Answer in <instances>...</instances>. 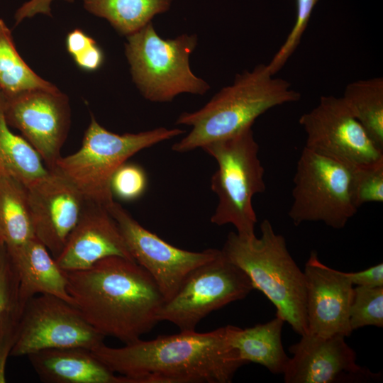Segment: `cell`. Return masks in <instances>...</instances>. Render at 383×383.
I'll use <instances>...</instances> for the list:
<instances>
[{
	"label": "cell",
	"mask_w": 383,
	"mask_h": 383,
	"mask_svg": "<svg viewBox=\"0 0 383 383\" xmlns=\"http://www.w3.org/2000/svg\"><path fill=\"white\" fill-rule=\"evenodd\" d=\"M6 250L18 275V299L21 302L26 304L37 294H50L74 306L64 270L38 238Z\"/></svg>",
	"instance_id": "d6986e66"
},
{
	"label": "cell",
	"mask_w": 383,
	"mask_h": 383,
	"mask_svg": "<svg viewBox=\"0 0 383 383\" xmlns=\"http://www.w3.org/2000/svg\"><path fill=\"white\" fill-rule=\"evenodd\" d=\"M111 256L135 261L108 209L86 200L78 222L55 260L62 270L74 271Z\"/></svg>",
	"instance_id": "e0dca14e"
},
{
	"label": "cell",
	"mask_w": 383,
	"mask_h": 383,
	"mask_svg": "<svg viewBox=\"0 0 383 383\" xmlns=\"http://www.w3.org/2000/svg\"><path fill=\"white\" fill-rule=\"evenodd\" d=\"M345 337L306 333L289 348L292 357L283 373L286 383L367 382L379 378L357 364Z\"/></svg>",
	"instance_id": "5bb4252c"
},
{
	"label": "cell",
	"mask_w": 383,
	"mask_h": 383,
	"mask_svg": "<svg viewBox=\"0 0 383 383\" xmlns=\"http://www.w3.org/2000/svg\"><path fill=\"white\" fill-rule=\"evenodd\" d=\"M353 285L362 287H383V264L379 263L365 270L344 272Z\"/></svg>",
	"instance_id": "4dcf8cb0"
},
{
	"label": "cell",
	"mask_w": 383,
	"mask_h": 383,
	"mask_svg": "<svg viewBox=\"0 0 383 383\" xmlns=\"http://www.w3.org/2000/svg\"><path fill=\"white\" fill-rule=\"evenodd\" d=\"M5 96L0 91V165L26 187L47 175L40 155L23 138L9 128L4 112Z\"/></svg>",
	"instance_id": "7402d4cb"
},
{
	"label": "cell",
	"mask_w": 383,
	"mask_h": 383,
	"mask_svg": "<svg viewBox=\"0 0 383 383\" xmlns=\"http://www.w3.org/2000/svg\"><path fill=\"white\" fill-rule=\"evenodd\" d=\"M32 89L59 91L24 62L15 47L10 29L0 19V91L11 96Z\"/></svg>",
	"instance_id": "d4e9b609"
},
{
	"label": "cell",
	"mask_w": 383,
	"mask_h": 383,
	"mask_svg": "<svg viewBox=\"0 0 383 383\" xmlns=\"http://www.w3.org/2000/svg\"><path fill=\"white\" fill-rule=\"evenodd\" d=\"M95 43L92 38L79 29L70 32L66 38V48L73 59L86 52Z\"/></svg>",
	"instance_id": "d6a6232c"
},
{
	"label": "cell",
	"mask_w": 383,
	"mask_h": 383,
	"mask_svg": "<svg viewBox=\"0 0 383 383\" xmlns=\"http://www.w3.org/2000/svg\"><path fill=\"white\" fill-rule=\"evenodd\" d=\"M64 272L74 306L101 335L126 344L159 322L165 299L153 277L135 261L111 256L87 269Z\"/></svg>",
	"instance_id": "7a4b0ae2"
},
{
	"label": "cell",
	"mask_w": 383,
	"mask_h": 383,
	"mask_svg": "<svg viewBox=\"0 0 383 383\" xmlns=\"http://www.w3.org/2000/svg\"><path fill=\"white\" fill-rule=\"evenodd\" d=\"M35 237L27 188L8 172L0 174V242L11 249Z\"/></svg>",
	"instance_id": "44dd1931"
},
{
	"label": "cell",
	"mask_w": 383,
	"mask_h": 383,
	"mask_svg": "<svg viewBox=\"0 0 383 383\" xmlns=\"http://www.w3.org/2000/svg\"><path fill=\"white\" fill-rule=\"evenodd\" d=\"M104 338L72 304L53 295L39 294L25 306L10 355L27 356L51 348L91 350L102 344Z\"/></svg>",
	"instance_id": "30bf717a"
},
{
	"label": "cell",
	"mask_w": 383,
	"mask_h": 383,
	"mask_svg": "<svg viewBox=\"0 0 383 383\" xmlns=\"http://www.w3.org/2000/svg\"><path fill=\"white\" fill-rule=\"evenodd\" d=\"M254 289L250 279L220 250L211 260L193 270L176 294L161 306L157 318L180 331H194L199 323L224 306L245 298Z\"/></svg>",
	"instance_id": "9c48e42d"
},
{
	"label": "cell",
	"mask_w": 383,
	"mask_h": 383,
	"mask_svg": "<svg viewBox=\"0 0 383 383\" xmlns=\"http://www.w3.org/2000/svg\"><path fill=\"white\" fill-rule=\"evenodd\" d=\"M4 112L8 124L21 132L46 167L53 170L70 123L66 95L60 90L32 89L5 96Z\"/></svg>",
	"instance_id": "4fadbf2b"
},
{
	"label": "cell",
	"mask_w": 383,
	"mask_h": 383,
	"mask_svg": "<svg viewBox=\"0 0 383 383\" xmlns=\"http://www.w3.org/2000/svg\"><path fill=\"white\" fill-rule=\"evenodd\" d=\"M308 333L348 337L353 331L349 311L353 287L344 272L322 263L311 251L304 270Z\"/></svg>",
	"instance_id": "2e32d148"
},
{
	"label": "cell",
	"mask_w": 383,
	"mask_h": 383,
	"mask_svg": "<svg viewBox=\"0 0 383 383\" xmlns=\"http://www.w3.org/2000/svg\"><path fill=\"white\" fill-rule=\"evenodd\" d=\"M351 166L304 148L293 178L288 216L295 226L321 222L344 228L356 213L350 191Z\"/></svg>",
	"instance_id": "ba28073f"
},
{
	"label": "cell",
	"mask_w": 383,
	"mask_h": 383,
	"mask_svg": "<svg viewBox=\"0 0 383 383\" xmlns=\"http://www.w3.org/2000/svg\"><path fill=\"white\" fill-rule=\"evenodd\" d=\"M350 191L357 209L367 203H382L383 158L351 166Z\"/></svg>",
	"instance_id": "4316f807"
},
{
	"label": "cell",
	"mask_w": 383,
	"mask_h": 383,
	"mask_svg": "<svg viewBox=\"0 0 383 383\" xmlns=\"http://www.w3.org/2000/svg\"><path fill=\"white\" fill-rule=\"evenodd\" d=\"M54 0H29L23 3L15 13L16 25L25 18H29L38 14L51 16V4ZM72 3L74 0H65Z\"/></svg>",
	"instance_id": "1f68e13d"
},
{
	"label": "cell",
	"mask_w": 383,
	"mask_h": 383,
	"mask_svg": "<svg viewBox=\"0 0 383 383\" xmlns=\"http://www.w3.org/2000/svg\"><path fill=\"white\" fill-rule=\"evenodd\" d=\"M18 279L6 245L0 242V318L17 298Z\"/></svg>",
	"instance_id": "f546056e"
},
{
	"label": "cell",
	"mask_w": 383,
	"mask_h": 383,
	"mask_svg": "<svg viewBox=\"0 0 383 383\" xmlns=\"http://www.w3.org/2000/svg\"><path fill=\"white\" fill-rule=\"evenodd\" d=\"M3 172H7L4 168L0 165V174L3 173Z\"/></svg>",
	"instance_id": "e575fe53"
},
{
	"label": "cell",
	"mask_w": 383,
	"mask_h": 383,
	"mask_svg": "<svg viewBox=\"0 0 383 383\" xmlns=\"http://www.w3.org/2000/svg\"><path fill=\"white\" fill-rule=\"evenodd\" d=\"M34 371L46 383H127L84 348H51L27 355Z\"/></svg>",
	"instance_id": "ac0fdd59"
},
{
	"label": "cell",
	"mask_w": 383,
	"mask_h": 383,
	"mask_svg": "<svg viewBox=\"0 0 383 383\" xmlns=\"http://www.w3.org/2000/svg\"><path fill=\"white\" fill-rule=\"evenodd\" d=\"M351 330L367 326H383V287L353 288L349 311Z\"/></svg>",
	"instance_id": "484cf974"
},
{
	"label": "cell",
	"mask_w": 383,
	"mask_h": 383,
	"mask_svg": "<svg viewBox=\"0 0 383 383\" xmlns=\"http://www.w3.org/2000/svg\"><path fill=\"white\" fill-rule=\"evenodd\" d=\"M75 63L81 69L86 71L98 70L104 62V53L96 43L82 55L74 59Z\"/></svg>",
	"instance_id": "836d02e7"
},
{
	"label": "cell",
	"mask_w": 383,
	"mask_h": 383,
	"mask_svg": "<svg viewBox=\"0 0 383 383\" xmlns=\"http://www.w3.org/2000/svg\"><path fill=\"white\" fill-rule=\"evenodd\" d=\"M274 75L267 65L260 64L238 74L232 84L222 88L200 109L180 114L176 124L192 128L172 145V150L183 153L202 148L252 127L274 107L298 101L301 94L289 82Z\"/></svg>",
	"instance_id": "3957f363"
},
{
	"label": "cell",
	"mask_w": 383,
	"mask_h": 383,
	"mask_svg": "<svg viewBox=\"0 0 383 383\" xmlns=\"http://www.w3.org/2000/svg\"><path fill=\"white\" fill-rule=\"evenodd\" d=\"M147 186L148 178L144 169L138 164L127 162L116 170L111 179L113 196L125 201L139 199Z\"/></svg>",
	"instance_id": "f1b7e54d"
},
{
	"label": "cell",
	"mask_w": 383,
	"mask_h": 383,
	"mask_svg": "<svg viewBox=\"0 0 383 383\" xmlns=\"http://www.w3.org/2000/svg\"><path fill=\"white\" fill-rule=\"evenodd\" d=\"M260 231V238L230 232L221 250L273 304L276 316L303 335L308 332L304 271L290 255L284 237L275 233L268 219L261 223Z\"/></svg>",
	"instance_id": "277c9868"
},
{
	"label": "cell",
	"mask_w": 383,
	"mask_h": 383,
	"mask_svg": "<svg viewBox=\"0 0 383 383\" xmlns=\"http://www.w3.org/2000/svg\"><path fill=\"white\" fill-rule=\"evenodd\" d=\"M284 321L277 316L253 327L233 326L231 343L245 363L253 362L265 367L274 374L284 373L289 357L282 343Z\"/></svg>",
	"instance_id": "ffe728a7"
},
{
	"label": "cell",
	"mask_w": 383,
	"mask_h": 383,
	"mask_svg": "<svg viewBox=\"0 0 383 383\" xmlns=\"http://www.w3.org/2000/svg\"><path fill=\"white\" fill-rule=\"evenodd\" d=\"M318 0H296L295 23L278 51L267 64L273 74L282 69L296 50L308 26L313 9Z\"/></svg>",
	"instance_id": "83f0119b"
},
{
	"label": "cell",
	"mask_w": 383,
	"mask_h": 383,
	"mask_svg": "<svg viewBox=\"0 0 383 383\" xmlns=\"http://www.w3.org/2000/svg\"><path fill=\"white\" fill-rule=\"evenodd\" d=\"M27 188L35 236L55 258L76 226L86 199L65 177L49 170Z\"/></svg>",
	"instance_id": "9a60e30c"
},
{
	"label": "cell",
	"mask_w": 383,
	"mask_h": 383,
	"mask_svg": "<svg viewBox=\"0 0 383 383\" xmlns=\"http://www.w3.org/2000/svg\"><path fill=\"white\" fill-rule=\"evenodd\" d=\"M107 209L133 260L153 277L165 301L176 294L193 270L215 258L220 252L212 248L192 252L177 248L142 226L119 204L113 201Z\"/></svg>",
	"instance_id": "7c38bea8"
},
{
	"label": "cell",
	"mask_w": 383,
	"mask_h": 383,
	"mask_svg": "<svg viewBox=\"0 0 383 383\" xmlns=\"http://www.w3.org/2000/svg\"><path fill=\"white\" fill-rule=\"evenodd\" d=\"M184 133L164 127L137 133L118 134L101 126L91 117L80 148L60 157L53 170L81 192L87 201L108 208L114 201L111 179L116 170L135 154Z\"/></svg>",
	"instance_id": "8992f818"
},
{
	"label": "cell",
	"mask_w": 383,
	"mask_h": 383,
	"mask_svg": "<svg viewBox=\"0 0 383 383\" xmlns=\"http://www.w3.org/2000/svg\"><path fill=\"white\" fill-rule=\"evenodd\" d=\"M196 35L163 39L151 22L127 36L125 51L133 80L141 94L153 102H167L182 93L204 94L209 84L192 72L189 58Z\"/></svg>",
	"instance_id": "52a82bcc"
},
{
	"label": "cell",
	"mask_w": 383,
	"mask_h": 383,
	"mask_svg": "<svg viewBox=\"0 0 383 383\" xmlns=\"http://www.w3.org/2000/svg\"><path fill=\"white\" fill-rule=\"evenodd\" d=\"M231 325L206 333L180 331L92 353L128 383H228L245 363L231 343Z\"/></svg>",
	"instance_id": "6da1fadb"
},
{
	"label": "cell",
	"mask_w": 383,
	"mask_h": 383,
	"mask_svg": "<svg viewBox=\"0 0 383 383\" xmlns=\"http://www.w3.org/2000/svg\"><path fill=\"white\" fill-rule=\"evenodd\" d=\"M341 97L373 142L383 150V78L350 82Z\"/></svg>",
	"instance_id": "cb8c5ba5"
},
{
	"label": "cell",
	"mask_w": 383,
	"mask_h": 383,
	"mask_svg": "<svg viewBox=\"0 0 383 383\" xmlns=\"http://www.w3.org/2000/svg\"><path fill=\"white\" fill-rule=\"evenodd\" d=\"M306 138L304 148L350 166L383 158L342 97L322 96L318 104L299 120Z\"/></svg>",
	"instance_id": "8fae6325"
},
{
	"label": "cell",
	"mask_w": 383,
	"mask_h": 383,
	"mask_svg": "<svg viewBox=\"0 0 383 383\" xmlns=\"http://www.w3.org/2000/svg\"><path fill=\"white\" fill-rule=\"evenodd\" d=\"M90 13L108 21L126 36L138 31L158 14L167 11L173 0H82Z\"/></svg>",
	"instance_id": "603a6c76"
},
{
	"label": "cell",
	"mask_w": 383,
	"mask_h": 383,
	"mask_svg": "<svg viewBox=\"0 0 383 383\" xmlns=\"http://www.w3.org/2000/svg\"><path fill=\"white\" fill-rule=\"evenodd\" d=\"M201 149L218 165L211 179V188L218 197L211 222L217 226L231 224L243 237L255 236L257 219L252 198L264 192L266 185L252 127Z\"/></svg>",
	"instance_id": "5b68a950"
}]
</instances>
